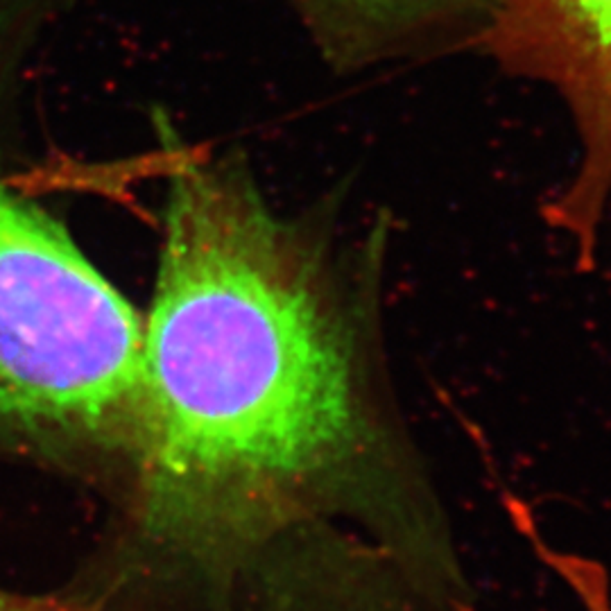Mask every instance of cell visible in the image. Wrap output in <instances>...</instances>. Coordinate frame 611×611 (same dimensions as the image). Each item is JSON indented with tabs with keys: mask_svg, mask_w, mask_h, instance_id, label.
<instances>
[{
	"mask_svg": "<svg viewBox=\"0 0 611 611\" xmlns=\"http://www.w3.org/2000/svg\"><path fill=\"white\" fill-rule=\"evenodd\" d=\"M593 611H611V602H607V605H600V607H596Z\"/></svg>",
	"mask_w": 611,
	"mask_h": 611,
	"instance_id": "6",
	"label": "cell"
},
{
	"mask_svg": "<svg viewBox=\"0 0 611 611\" xmlns=\"http://www.w3.org/2000/svg\"><path fill=\"white\" fill-rule=\"evenodd\" d=\"M387 229L342 244L281 215L233 157L170 177L132 514L161 548L226 570L274 557L279 611H478L389 389Z\"/></svg>",
	"mask_w": 611,
	"mask_h": 611,
	"instance_id": "1",
	"label": "cell"
},
{
	"mask_svg": "<svg viewBox=\"0 0 611 611\" xmlns=\"http://www.w3.org/2000/svg\"><path fill=\"white\" fill-rule=\"evenodd\" d=\"M72 0H0V455L129 483L143 317L12 177L32 55Z\"/></svg>",
	"mask_w": 611,
	"mask_h": 611,
	"instance_id": "2",
	"label": "cell"
},
{
	"mask_svg": "<svg viewBox=\"0 0 611 611\" xmlns=\"http://www.w3.org/2000/svg\"><path fill=\"white\" fill-rule=\"evenodd\" d=\"M0 611H93L79 600L59 596H32L0 589Z\"/></svg>",
	"mask_w": 611,
	"mask_h": 611,
	"instance_id": "5",
	"label": "cell"
},
{
	"mask_svg": "<svg viewBox=\"0 0 611 611\" xmlns=\"http://www.w3.org/2000/svg\"><path fill=\"white\" fill-rule=\"evenodd\" d=\"M324 59L360 70L401 57L478 46L498 0H288Z\"/></svg>",
	"mask_w": 611,
	"mask_h": 611,
	"instance_id": "4",
	"label": "cell"
},
{
	"mask_svg": "<svg viewBox=\"0 0 611 611\" xmlns=\"http://www.w3.org/2000/svg\"><path fill=\"white\" fill-rule=\"evenodd\" d=\"M478 48L564 100L580 159L545 200L543 220L573 240L577 263L591 270L611 202V0H498Z\"/></svg>",
	"mask_w": 611,
	"mask_h": 611,
	"instance_id": "3",
	"label": "cell"
}]
</instances>
